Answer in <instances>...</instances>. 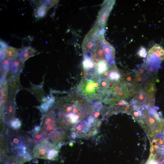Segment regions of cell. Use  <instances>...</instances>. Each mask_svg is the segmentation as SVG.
<instances>
[{
  "mask_svg": "<svg viewBox=\"0 0 164 164\" xmlns=\"http://www.w3.org/2000/svg\"><path fill=\"white\" fill-rule=\"evenodd\" d=\"M89 102L76 92L61 98L56 105L59 124L69 127L87 118L91 110Z\"/></svg>",
  "mask_w": 164,
  "mask_h": 164,
  "instance_id": "obj_1",
  "label": "cell"
},
{
  "mask_svg": "<svg viewBox=\"0 0 164 164\" xmlns=\"http://www.w3.org/2000/svg\"><path fill=\"white\" fill-rule=\"evenodd\" d=\"M101 77L96 73H91L83 77L77 88L76 92L89 102L102 101L104 95L101 86Z\"/></svg>",
  "mask_w": 164,
  "mask_h": 164,
  "instance_id": "obj_2",
  "label": "cell"
},
{
  "mask_svg": "<svg viewBox=\"0 0 164 164\" xmlns=\"http://www.w3.org/2000/svg\"><path fill=\"white\" fill-rule=\"evenodd\" d=\"M34 157L41 159L51 160L57 155V147L49 141H43L37 144L33 149Z\"/></svg>",
  "mask_w": 164,
  "mask_h": 164,
  "instance_id": "obj_3",
  "label": "cell"
},
{
  "mask_svg": "<svg viewBox=\"0 0 164 164\" xmlns=\"http://www.w3.org/2000/svg\"><path fill=\"white\" fill-rule=\"evenodd\" d=\"M56 128L55 114L54 111L51 110L45 115L41 131L45 137L52 138L54 137Z\"/></svg>",
  "mask_w": 164,
  "mask_h": 164,
  "instance_id": "obj_4",
  "label": "cell"
},
{
  "mask_svg": "<svg viewBox=\"0 0 164 164\" xmlns=\"http://www.w3.org/2000/svg\"><path fill=\"white\" fill-rule=\"evenodd\" d=\"M109 91V98L126 99L133 96L128 88L119 80L111 82Z\"/></svg>",
  "mask_w": 164,
  "mask_h": 164,
  "instance_id": "obj_5",
  "label": "cell"
},
{
  "mask_svg": "<svg viewBox=\"0 0 164 164\" xmlns=\"http://www.w3.org/2000/svg\"><path fill=\"white\" fill-rule=\"evenodd\" d=\"M153 93L148 92L142 89H139L136 92L130 103L139 107L145 105L153 107Z\"/></svg>",
  "mask_w": 164,
  "mask_h": 164,
  "instance_id": "obj_6",
  "label": "cell"
},
{
  "mask_svg": "<svg viewBox=\"0 0 164 164\" xmlns=\"http://www.w3.org/2000/svg\"><path fill=\"white\" fill-rule=\"evenodd\" d=\"M164 60V49L159 45H155L148 52L146 58L148 66L160 64Z\"/></svg>",
  "mask_w": 164,
  "mask_h": 164,
  "instance_id": "obj_7",
  "label": "cell"
},
{
  "mask_svg": "<svg viewBox=\"0 0 164 164\" xmlns=\"http://www.w3.org/2000/svg\"><path fill=\"white\" fill-rule=\"evenodd\" d=\"M104 102L110 106L113 114L122 112L129 114L131 104L126 99L110 97Z\"/></svg>",
  "mask_w": 164,
  "mask_h": 164,
  "instance_id": "obj_8",
  "label": "cell"
},
{
  "mask_svg": "<svg viewBox=\"0 0 164 164\" xmlns=\"http://www.w3.org/2000/svg\"><path fill=\"white\" fill-rule=\"evenodd\" d=\"M150 152L151 156L164 155V138L162 133L153 137L151 140Z\"/></svg>",
  "mask_w": 164,
  "mask_h": 164,
  "instance_id": "obj_9",
  "label": "cell"
},
{
  "mask_svg": "<svg viewBox=\"0 0 164 164\" xmlns=\"http://www.w3.org/2000/svg\"><path fill=\"white\" fill-rule=\"evenodd\" d=\"M36 50L30 46H26L18 50L16 59L23 62L27 58L34 54Z\"/></svg>",
  "mask_w": 164,
  "mask_h": 164,
  "instance_id": "obj_10",
  "label": "cell"
},
{
  "mask_svg": "<svg viewBox=\"0 0 164 164\" xmlns=\"http://www.w3.org/2000/svg\"><path fill=\"white\" fill-rule=\"evenodd\" d=\"M121 77V73L119 72L115 65L109 68L108 79L111 82H115L119 80Z\"/></svg>",
  "mask_w": 164,
  "mask_h": 164,
  "instance_id": "obj_11",
  "label": "cell"
},
{
  "mask_svg": "<svg viewBox=\"0 0 164 164\" xmlns=\"http://www.w3.org/2000/svg\"><path fill=\"white\" fill-rule=\"evenodd\" d=\"M110 64L105 60H102L98 62L95 67L96 72L101 75L107 71L109 68Z\"/></svg>",
  "mask_w": 164,
  "mask_h": 164,
  "instance_id": "obj_12",
  "label": "cell"
},
{
  "mask_svg": "<svg viewBox=\"0 0 164 164\" xmlns=\"http://www.w3.org/2000/svg\"><path fill=\"white\" fill-rule=\"evenodd\" d=\"M18 50L16 48L8 46L4 51L5 57L11 61H13L16 59Z\"/></svg>",
  "mask_w": 164,
  "mask_h": 164,
  "instance_id": "obj_13",
  "label": "cell"
},
{
  "mask_svg": "<svg viewBox=\"0 0 164 164\" xmlns=\"http://www.w3.org/2000/svg\"><path fill=\"white\" fill-rule=\"evenodd\" d=\"M28 159L21 156H13L7 158L5 159L7 161V164H23Z\"/></svg>",
  "mask_w": 164,
  "mask_h": 164,
  "instance_id": "obj_14",
  "label": "cell"
},
{
  "mask_svg": "<svg viewBox=\"0 0 164 164\" xmlns=\"http://www.w3.org/2000/svg\"><path fill=\"white\" fill-rule=\"evenodd\" d=\"M145 164H164V155L150 156Z\"/></svg>",
  "mask_w": 164,
  "mask_h": 164,
  "instance_id": "obj_15",
  "label": "cell"
},
{
  "mask_svg": "<svg viewBox=\"0 0 164 164\" xmlns=\"http://www.w3.org/2000/svg\"><path fill=\"white\" fill-rule=\"evenodd\" d=\"M48 8L45 5L39 4L36 12V16L38 18H42L46 15Z\"/></svg>",
  "mask_w": 164,
  "mask_h": 164,
  "instance_id": "obj_16",
  "label": "cell"
},
{
  "mask_svg": "<svg viewBox=\"0 0 164 164\" xmlns=\"http://www.w3.org/2000/svg\"><path fill=\"white\" fill-rule=\"evenodd\" d=\"M22 63L21 61L15 59L12 63L11 70L14 73L18 72L21 69L22 65Z\"/></svg>",
  "mask_w": 164,
  "mask_h": 164,
  "instance_id": "obj_17",
  "label": "cell"
},
{
  "mask_svg": "<svg viewBox=\"0 0 164 164\" xmlns=\"http://www.w3.org/2000/svg\"><path fill=\"white\" fill-rule=\"evenodd\" d=\"M11 61L7 59H3L1 62V69L4 72H7L11 68Z\"/></svg>",
  "mask_w": 164,
  "mask_h": 164,
  "instance_id": "obj_18",
  "label": "cell"
},
{
  "mask_svg": "<svg viewBox=\"0 0 164 164\" xmlns=\"http://www.w3.org/2000/svg\"><path fill=\"white\" fill-rule=\"evenodd\" d=\"M56 0H44L39 1L38 4H39L44 5L46 6L48 9H50L54 5H56L58 2Z\"/></svg>",
  "mask_w": 164,
  "mask_h": 164,
  "instance_id": "obj_19",
  "label": "cell"
},
{
  "mask_svg": "<svg viewBox=\"0 0 164 164\" xmlns=\"http://www.w3.org/2000/svg\"><path fill=\"white\" fill-rule=\"evenodd\" d=\"M1 90V106H4L5 102V99L6 96V87L4 85Z\"/></svg>",
  "mask_w": 164,
  "mask_h": 164,
  "instance_id": "obj_20",
  "label": "cell"
},
{
  "mask_svg": "<svg viewBox=\"0 0 164 164\" xmlns=\"http://www.w3.org/2000/svg\"><path fill=\"white\" fill-rule=\"evenodd\" d=\"M11 121V125L14 128H18L21 126V122L18 119L12 120Z\"/></svg>",
  "mask_w": 164,
  "mask_h": 164,
  "instance_id": "obj_21",
  "label": "cell"
},
{
  "mask_svg": "<svg viewBox=\"0 0 164 164\" xmlns=\"http://www.w3.org/2000/svg\"><path fill=\"white\" fill-rule=\"evenodd\" d=\"M138 54L139 56L141 57H145L147 55L145 49L144 47H141L138 51Z\"/></svg>",
  "mask_w": 164,
  "mask_h": 164,
  "instance_id": "obj_22",
  "label": "cell"
}]
</instances>
